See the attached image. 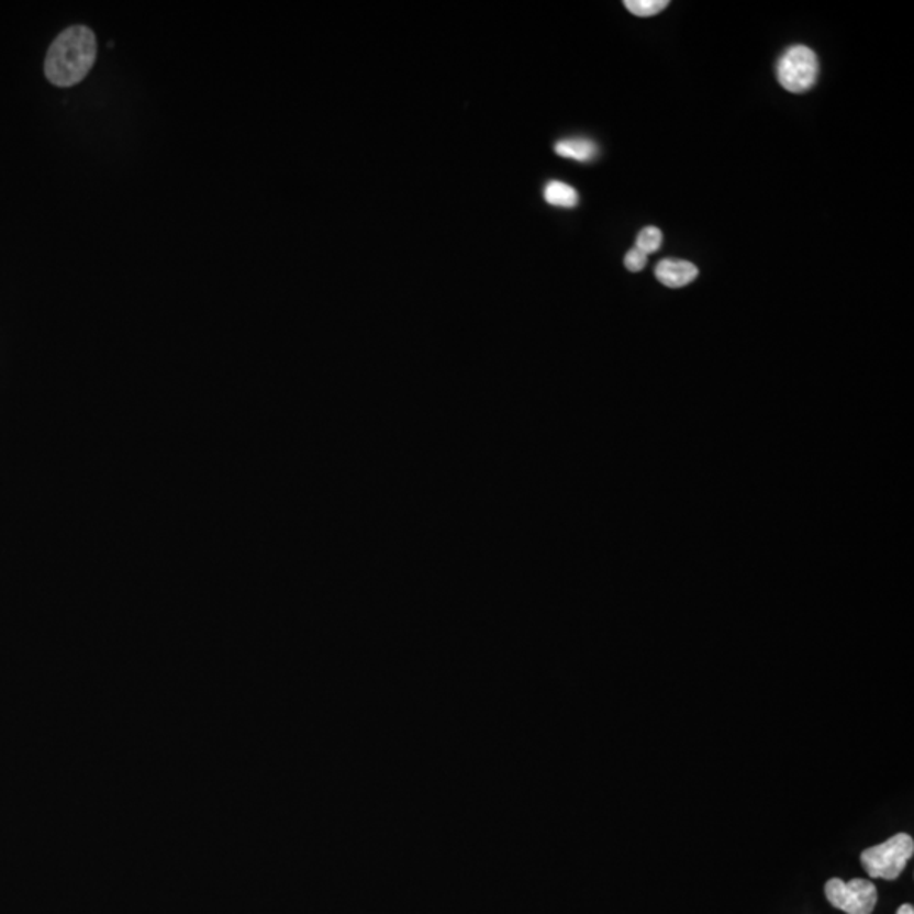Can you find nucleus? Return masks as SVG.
Returning <instances> with one entry per match:
<instances>
[{
  "label": "nucleus",
  "mask_w": 914,
  "mask_h": 914,
  "mask_svg": "<svg viewBox=\"0 0 914 914\" xmlns=\"http://www.w3.org/2000/svg\"><path fill=\"white\" fill-rule=\"evenodd\" d=\"M660 246H662V233H660V228L654 227V225L642 228L640 233H638L637 241H635V247H637L638 252L647 256L659 252Z\"/></svg>",
  "instance_id": "6e6552de"
},
{
  "label": "nucleus",
  "mask_w": 914,
  "mask_h": 914,
  "mask_svg": "<svg viewBox=\"0 0 914 914\" xmlns=\"http://www.w3.org/2000/svg\"><path fill=\"white\" fill-rule=\"evenodd\" d=\"M656 277L664 287L682 288L696 280L698 268L684 259H662L656 266Z\"/></svg>",
  "instance_id": "39448f33"
},
{
  "label": "nucleus",
  "mask_w": 914,
  "mask_h": 914,
  "mask_svg": "<svg viewBox=\"0 0 914 914\" xmlns=\"http://www.w3.org/2000/svg\"><path fill=\"white\" fill-rule=\"evenodd\" d=\"M913 851V838L906 834H898L884 844L863 850L860 860L869 878L894 881L903 874Z\"/></svg>",
  "instance_id": "f03ea898"
},
{
  "label": "nucleus",
  "mask_w": 914,
  "mask_h": 914,
  "mask_svg": "<svg viewBox=\"0 0 914 914\" xmlns=\"http://www.w3.org/2000/svg\"><path fill=\"white\" fill-rule=\"evenodd\" d=\"M647 258H649V256L644 255V253L638 252L637 247H634V249H631V252L627 253V256H625V268H627L628 271L637 274V271H642V269L646 268Z\"/></svg>",
  "instance_id": "9d476101"
},
{
  "label": "nucleus",
  "mask_w": 914,
  "mask_h": 914,
  "mask_svg": "<svg viewBox=\"0 0 914 914\" xmlns=\"http://www.w3.org/2000/svg\"><path fill=\"white\" fill-rule=\"evenodd\" d=\"M97 37L89 26L77 24L59 33L49 46L45 75L53 86L74 87L96 64Z\"/></svg>",
  "instance_id": "f257e3e1"
},
{
  "label": "nucleus",
  "mask_w": 914,
  "mask_h": 914,
  "mask_svg": "<svg viewBox=\"0 0 914 914\" xmlns=\"http://www.w3.org/2000/svg\"><path fill=\"white\" fill-rule=\"evenodd\" d=\"M554 152L560 158L576 159V161H591L597 158L598 146L590 140L576 137V140H562L554 146Z\"/></svg>",
  "instance_id": "423d86ee"
},
{
  "label": "nucleus",
  "mask_w": 914,
  "mask_h": 914,
  "mask_svg": "<svg viewBox=\"0 0 914 914\" xmlns=\"http://www.w3.org/2000/svg\"><path fill=\"white\" fill-rule=\"evenodd\" d=\"M898 914H914L913 906H911V904H903V906L898 910Z\"/></svg>",
  "instance_id": "9b49d317"
},
{
  "label": "nucleus",
  "mask_w": 914,
  "mask_h": 914,
  "mask_svg": "<svg viewBox=\"0 0 914 914\" xmlns=\"http://www.w3.org/2000/svg\"><path fill=\"white\" fill-rule=\"evenodd\" d=\"M544 199L547 203L560 209H572L578 205L579 196L571 185L562 183V181H549L546 190H544Z\"/></svg>",
  "instance_id": "0eeeda50"
},
{
  "label": "nucleus",
  "mask_w": 914,
  "mask_h": 914,
  "mask_svg": "<svg viewBox=\"0 0 914 914\" xmlns=\"http://www.w3.org/2000/svg\"><path fill=\"white\" fill-rule=\"evenodd\" d=\"M825 894L832 906L847 914H872L878 904V888L866 879H829Z\"/></svg>",
  "instance_id": "20e7f679"
},
{
  "label": "nucleus",
  "mask_w": 914,
  "mask_h": 914,
  "mask_svg": "<svg viewBox=\"0 0 914 914\" xmlns=\"http://www.w3.org/2000/svg\"><path fill=\"white\" fill-rule=\"evenodd\" d=\"M623 5L638 18H650L668 8L669 2L668 0H625Z\"/></svg>",
  "instance_id": "1a4fd4ad"
},
{
  "label": "nucleus",
  "mask_w": 914,
  "mask_h": 914,
  "mask_svg": "<svg viewBox=\"0 0 914 914\" xmlns=\"http://www.w3.org/2000/svg\"><path fill=\"white\" fill-rule=\"evenodd\" d=\"M818 70V58L812 48L791 46L779 58L778 80L788 92L803 93L815 86Z\"/></svg>",
  "instance_id": "7ed1b4c3"
}]
</instances>
